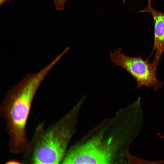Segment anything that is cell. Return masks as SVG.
I'll return each instance as SVG.
<instances>
[{
  "mask_svg": "<svg viewBox=\"0 0 164 164\" xmlns=\"http://www.w3.org/2000/svg\"><path fill=\"white\" fill-rule=\"evenodd\" d=\"M52 67L48 65L37 73L28 75L8 92L0 107L5 122L11 152H24L29 141L26 125L35 95Z\"/></svg>",
  "mask_w": 164,
  "mask_h": 164,
  "instance_id": "obj_1",
  "label": "cell"
},
{
  "mask_svg": "<svg viewBox=\"0 0 164 164\" xmlns=\"http://www.w3.org/2000/svg\"><path fill=\"white\" fill-rule=\"evenodd\" d=\"M86 99L83 96L65 115L46 129L44 123L36 128L24 152L23 163H61L77 130L78 114Z\"/></svg>",
  "mask_w": 164,
  "mask_h": 164,
  "instance_id": "obj_2",
  "label": "cell"
},
{
  "mask_svg": "<svg viewBox=\"0 0 164 164\" xmlns=\"http://www.w3.org/2000/svg\"><path fill=\"white\" fill-rule=\"evenodd\" d=\"M110 58L114 66H120L126 70L135 80L136 88L143 87L155 90L162 87L163 82L156 77V72L155 70L152 63L145 60L141 57H131L126 55L121 48L110 52Z\"/></svg>",
  "mask_w": 164,
  "mask_h": 164,
  "instance_id": "obj_3",
  "label": "cell"
},
{
  "mask_svg": "<svg viewBox=\"0 0 164 164\" xmlns=\"http://www.w3.org/2000/svg\"><path fill=\"white\" fill-rule=\"evenodd\" d=\"M139 12L149 13L154 20V41L150 56L155 53L152 63L155 70L157 72L159 61L164 52V13L155 9L151 4H148L146 8L140 10Z\"/></svg>",
  "mask_w": 164,
  "mask_h": 164,
  "instance_id": "obj_4",
  "label": "cell"
},
{
  "mask_svg": "<svg viewBox=\"0 0 164 164\" xmlns=\"http://www.w3.org/2000/svg\"><path fill=\"white\" fill-rule=\"evenodd\" d=\"M68 0H53L56 7V9L59 11H63L64 9V4Z\"/></svg>",
  "mask_w": 164,
  "mask_h": 164,
  "instance_id": "obj_5",
  "label": "cell"
},
{
  "mask_svg": "<svg viewBox=\"0 0 164 164\" xmlns=\"http://www.w3.org/2000/svg\"><path fill=\"white\" fill-rule=\"evenodd\" d=\"M152 0H148V4H151Z\"/></svg>",
  "mask_w": 164,
  "mask_h": 164,
  "instance_id": "obj_6",
  "label": "cell"
}]
</instances>
